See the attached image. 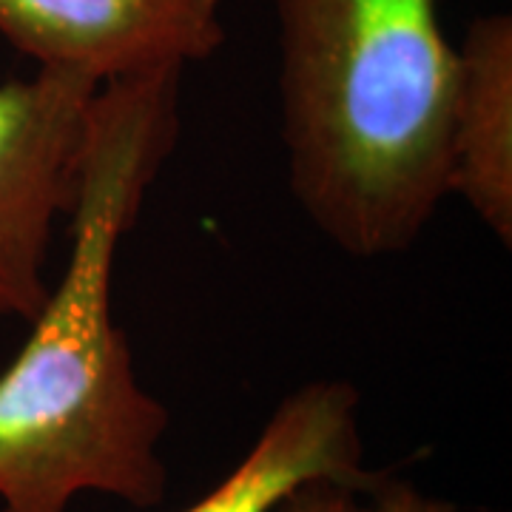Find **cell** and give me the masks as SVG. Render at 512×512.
<instances>
[{
  "mask_svg": "<svg viewBox=\"0 0 512 512\" xmlns=\"http://www.w3.org/2000/svg\"><path fill=\"white\" fill-rule=\"evenodd\" d=\"M97 89L60 69L0 83V319L29 325L52 291L46 262L80 194Z\"/></svg>",
  "mask_w": 512,
  "mask_h": 512,
  "instance_id": "cell-3",
  "label": "cell"
},
{
  "mask_svg": "<svg viewBox=\"0 0 512 512\" xmlns=\"http://www.w3.org/2000/svg\"><path fill=\"white\" fill-rule=\"evenodd\" d=\"M288 183L356 259L404 254L450 180L456 46L439 0H274Z\"/></svg>",
  "mask_w": 512,
  "mask_h": 512,
  "instance_id": "cell-2",
  "label": "cell"
},
{
  "mask_svg": "<svg viewBox=\"0 0 512 512\" xmlns=\"http://www.w3.org/2000/svg\"><path fill=\"white\" fill-rule=\"evenodd\" d=\"M183 72L103 83L92 100L69 262L0 373V512H66L80 493L157 507L168 410L137 379L111 313L114 265L180 134Z\"/></svg>",
  "mask_w": 512,
  "mask_h": 512,
  "instance_id": "cell-1",
  "label": "cell"
},
{
  "mask_svg": "<svg viewBox=\"0 0 512 512\" xmlns=\"http://www.w3.org/2000/svg\"><path fill=\"white\" fill-rule=\"evenodd\" d=\"M222 0H0V35L37 69L114 83L185 72L225 43Z\"/></svg>",
  "mask_w": 512,
  "mask_h": 512,
  "instance_id": "cell-4",
  "label": "cell"
},
{
  "mask_svg": "<svg viewBox=\"0 0 512 512\" xmlns=\"http://www.w3.org/2000/svg\"><path fill=\"white\" fill-rule=\"evenodd\" d=\"M450 180L493 237L512 245V18L481 15L456 49Z\"/></svg>",
  "mask_w": 512,
  "mask_h": 512,
  "instance_id": "cell-6",
  "label": "cell"
},
{
  "mask_svg": "<svg viewBox=\"0 0 512 512\" xmlns=\"http://www.w3.org/2000/svg\"><path fill=\"white\" fill-rule=\"evenodd\" d=\"M362 453L359 390L313 379L276 404L245 458L183 512H274L308 478L362 476Z\"/></svg>",
  "mask_w": 512,
  "mask_h": 512,
  "instance_id": "cell-5",
  "label": "cell"
},
{
  "mask_svg": "<svg viewBox=\"0 0 512 512\" xmlns=\"http://www.w3.org/2000/svg\"><path fill=\"white\" fill-rule=\"evenodd\" d=\"M274 512H458L456 504L424 495L410 481L384 470L356 478L319 476L296 484Z\"/></svg>",
  "mask_w": 512,
  "mask_h": 512,
  "instance_id": "cell-7",
  "label": "cell"
}]
</instances>
